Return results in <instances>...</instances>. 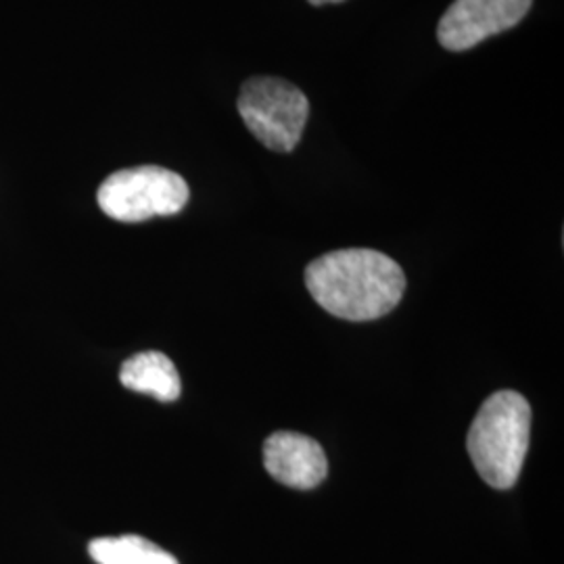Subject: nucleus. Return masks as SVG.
Returning a JSON list of instances; mask_svg holds the SVG:
<instances>
[{"instance_id": "obj_1", "label": "nucleus", "mask_w": 564, "mask_h": 564, "mask_svg": "<svg viewBox=\"0 0 564 564\" xmlns=\"http://www.w3.org/2000/svg\"><path fill=\"white\" fill-rule=\"evenodd\" d=\"M305 286L328 314L366 323L398 307L405 293L400 263L375 249H339L305 268Z\"/></svg>"}, {"instance_id": "obj_2", "label": "nucleus", "mask_w": 564, "mask_h": 564, "mask_svg": "<svg viewBox=\"0 0 564 564\" xmlns=\"http://www.w3.org/2000/svg\"><path fill=\"white\" fill-rule=\"evenodd\" d=\"M531 437V405L517 391H498L485 400L470 424L466 447L477 473L494 489L519 481Z\"/></svg>"}, {"instance_id": "obj_3", "label": "nucleus", "mask_w": 564, "mask_h": 564, "mask_svg": "<svg viewBox=\"0 0 564 564\" xmlns=\"http://www.w3.org/2000/svg\"><path fill=\"white\" fill-rule=\"evenodd\" d=\"M188 197L191 191L181 174L160 165L120 170L102 182L97 193L105 216L130 224L174 216L184 209Z\"/></svg>"}, {"instance_id": "obj_4", "label": "nucleus", "mask_w": 564, "mask_h": 564, "mask_svg": "<svg viewBox=\"0 0 564 564\" xmlns=\"http://www.w3.org/2000/svg\"><path fill=\"white\" fill-rule=\"evenodd\" d=\"M237 109L249 132L265 149L279 153L295 151L310 118V101L302 90L291 82L270 76L245 82Z\"/></svg>"}, {"instance_id": "obj_5", "label": "nucleus", "mask_w": 564, "mask_h": 564, "mask_svg": "<svg viewBox=\"0 0 564 564\" xmlns=\"http://www.w3.org/2000/svg\"><path fill=\"white\" fill-rule=\"evenodd\" d=\"M533 0H454L437 25L445 51L463 53L519 25Z\"/></svg>"}, {"instance_id": "obj_6", "label": "nucleus", "mask_w": 564, "mask_h": 564, "mask_svg": "<svg viewBox=\"0 0 564 564\" xmlns=\"http://www.w3.org/2000/svg\"><path fill=\"white\" fill-rule=\"evenodd\" d=\"M263 466L272 479L293 489H314L328 473L323 445L291 431L274 433L265 440Z\"/></svg>"}, {"instance_id": "obj_7", "label": "nucleus", "mask_w": 564, "mask_h": 564, "mask_svg": "<svg viewBox=\"0 0 564 564\" xmlns=\"http://www.w3.org/2000/svg\"><path fill=\"white\" fill-rule=\"evenodd\" d=\"M120 381L126 389L153 395L160 402H176L181 398V375L162 351H142L126 360L121 364Z\"/></svg>"}, {"instance_id": "obj_8", "label": "nucleus", "mask_w": 564, "mask_h": 564, "mask_svg": "<svg viewBox=\"0 0 564 564\" xmlns=\"http://www.w3.org/2000/svg\"><path fill=\"white\" fill-rule=\"evenodd\" d=\"M88 552L99 564H178L170 552L141 535L97 538L88 545Z\"/></svg>"}, {"instance_id": "obj_9", "label": "nucleus", "mask_w": 564, "mask_h": 564, "mask_svg": "<svg viewBox=\"0 0 564 564\" xmlns=\"http://www.w3.org/2000/svg\"><path fill=\"white\" fill-rule=\"evenodd\" d=\"M310 4H314V7H323V4H339V2H345V0H307Z\"/></svg>"}]
</instances>
